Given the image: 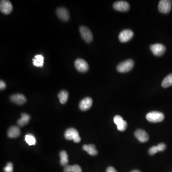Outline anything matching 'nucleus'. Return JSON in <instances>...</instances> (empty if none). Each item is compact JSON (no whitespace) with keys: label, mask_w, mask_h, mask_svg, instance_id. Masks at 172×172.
Masks as SVG:
<instances>
[{"label":"nucleus","mask_w":172,"mask_h":172,"mask_svg":"<svg viewBox=\"0 0 172 172\" xmlns=\"http://www.w3.org/2000/svg\"><path fill=\"white\" fill-rule=\"evenodd\" d=\"M133 32L131 30H123L119 34V39L121 42H127L133 38Z\"/></svg>","instance_id":"nucleus-8"},{"label":"nucleus","mask_w":172,"mask_h":172,"mask_svg":"<svg viewBox=\"0 0 172 172\" xmlns=\"http://www.w3.org/2000/svg\"><path fill=\"white\" fill-rule=\"evenodd\" d=\"M74 65L76 70L81 72H85L89 70V65L83 59H76Z\"/></svg>","instance_id":"nucleus-7"},{"label":"nucleus","mask_w":172,"mask_h":172,"mask_svg":"<svg viewBox=\"0 0 172 172\" xmlns=\"http://www.w3.org/2000/svg\"><path fill=\"white\" fill-rule=\"evenodd\" d=\"M157 146L159 152H163V151H164L166 148V145L164 143H159Z\"/></svg>","instance_id":"nucleus-28"},{"label":"nucleus","mask_w":172,"mask_h":172,"mask_svg":"<svg viewBox=\"0 0 172 172\" xmlns=\"http://www.w3.org/2000/svg\"><path fill=\"white\" fill-rule=\"evenodd\" d=\"M20 130L19 127L13 126L9 128L8 131V136L10 138H13L18 137L20 135Z\"/></svg>","instance_id":"nucleus-15"},{"label":"nucleus","mask_w":172,"mask_h":172,"mask_svg":"<svg viewBox=\"0 0 172 172\" xmlns=\"http://www.w3.org/2000/svg\"><path fill=\"white\" fill-rule=\"evenodd\" d=\"M6 84L3 81H0V89L1 90H3L6 88Z\"/></svg>","instance_id":"nucleus-29"},{"label":"nucleus","mask_w":172,"mask_h":172,"mask_svg":"<svg viewBox=\"0 0 172 172\" xmlns=\"http://www.w3.org/2000/svg\"><path fill=\"white\" fill-rule=\"evenodd\" d=\"M134 135L137 139L142 143H145L149 140V135L146 131L142 129H137Z\"/></svg>","instance_id":"nucleus-12"},{"label":"nucleus","mask_w":172,"mask_h":172,"mask_svg":"<svg viewBox=\"0 0 172 172\" xmlns=\"http://www.w3.org/2000/svg\"><path fill=\"white\" fill-rule=\"evenodd\" d=\"M146 119L151 122H162L164 119V115L161 112L154 111L147 114Z\"/></svg>","instance_id":"nucleus-1"},{"label":"nucleus","mask_w":172,"mask_h":172,"mask_svg":"<svg viewBox=\"0 0 172 172\" xmlns=\"http://www.w3.org/2000/svg\"><path fill=\"white\" fill-rule=\"evenodd\" d=\"M60 164L63 166H66L69 163L68 155L67 153L65 151H62L60 154Z\"/></svg>","instance_id":"nucleus-21"},{"label":"nucleus","mask_w":172,"mask_h":172,"mask_svg":"<svg viewBox=\"0 0 172 172\" xmlns=\"http://www.w3.org/2000/svg\"><path fill=\"white\" fill-rule=\"evenodd\" d=\"M172 6V1L170 0H161L158 4V10L163 13L170 12Z\"/></svg>","instance_id":"nucleus-4"},{"label":"nucleus","mask_w":172,"mask_h":172,"mask_svg":"<svg viewBox=\"0 0 172 172\" xmlns=\"http://www.w3.org/2000/svg\"><path fill=\"white\" fill-rule=\"evenodd\" d=\"M114 9L118 11H128L130 9V5L127 2L120 1L114 3L113 4Z\"/></svg>","instance_id":"nucleus-10"},{"label":"nucleus","mask_w":172,"mask_h":172,"mask_svg":"<svg viewBox=\"0 0 172 172\" xmlns=\"http://www.w3.org/2000/svg\"><path fill=\"white\" fill-rule=\"evenodd\" d=\"M57 16L63 21H68L70 18V14L67 9L64 7L59 8L56 10Z\"/></svg>","instance_id":"nucleus-11"},{"label":"nucleus","mask_w":172,"mask_h":172,"mask_svg":"<svg viewBox=\"0 0 172 172\" xmlns=\"http://www.w3.org/2000/svg\"><path fill=\"white\" fill-rule=\"evenodd\" d=\"M83 149L86 151L90 155L94 156L98 154V151L96 149L95 146L93 144H90L87 145L84 144L82 147Z\"/></svg>","instance_id":"nucleus-16"},{"label":"nucleus","mask_w":172,"mask_h":172,"mask_svg":"<svg viewBox=\"0 0 172 172\" xmlns=\"http://www.w3.org/2000/svg\"><path fill=\"white\" fill-rule=\"evenodd\" d=\"M81 166L78 164L73 165H66L64 169V172H81Z\"/></svg>","instance_id":"nucleus-19"},{"label":"nucleus","mask_w":172,"mask_h":172,"mask_svg":"<svg viewBox=\"0 0 172 172\" xmlns=\"http://www.w3.org/2000/svg\"><path fill=\"white\" fill-rule=\"evenodd\" d=\"M113 120L115 124H116V125H118L123 122V119L122 117H121L120 115H116L115 116Z\"/></svg>","instance_id":"nucleus-27"},{"label":"nucleus","mask_w":172,"mask_h":172,"mask_svg":"<svg viewBox=\"0 0 172 172\" xmlns=\"http://www.w3.org/2000/svg\"><path fill=\"white\" fill-rule=\"evenodd\" d=\"M159 152L157 146H153L149 149L148 153L151 155H154L155 154Z\"/></svg>","instance_id":"nucleus-26"},{"label":"nucleus","mask_w":172,"mask_h":172,"mask_svg":"<svg viewBox=\"0 0 172 172\" xmlns=\"http://www.w3.org/2000/svg\"><path fill=\"white\" fill-rule=\"evenodd\" d=\"M4 172H13V164L12 163L9 162L7 164L6 166L3 169Z\"/></svg>","instance_id":"nucleus-25"},{"label":"nucleus","mask_w":172,"mask_h":172,"mask_svg":"<svg viewBox=\"0 0 172 172\" xmlns=\"http://www.w3.org/2000/svg\"><path fill=\"white\" fill-rule=\"evenodd\" d=\"M134 64V63L132 60L124 61L117 65V71L120 73H125L130 71L133 68Z\"/></svg>","instance_id":"nucleus-3"},{"label":"nucleus","mask_w":172,"mask_h":172,"mask_svg":"<svg viewBox=\"0 0 172 172\" xmlns=\"http://www.w3.org/2000/svg\"><path fill=\"white\" fill-rule=\"evenodd\" d=\"M92 102L93 101L91 98L90 97H86L81 101L79 107L81 111H87L91 107Z\"/></svg>","instance_id":"nucleus-13"},{"label":"nucleus","mask_w":172,"mask_h":172,"mask_svg":"<svg viewBox=\"0 0 172 172\" xmlns=\"http://www.w3.org/2000/svg\"><path fill=\"white\" fill-rule=\"evenodd\" d=\"M150 49L154 55L156 56H161L165 53L166 47L162 44H155L150 45Z\"/></svg>","instance_id":"nucleus-5"},{"label":"nucleus","mask_w":172,"mask_h":172,"mask_svg":"<svg viewBox=\"0 0 172 172\" xmlns=\"http://www.w3.org/2000/svg\"><path fill=\"white\" fill-rule=\"evenodd\" d=\"M171 86H172V73L167 76L162 82V86L163 88H168Z\"/></svg>","instance_id":"nucleus-22"},{"label":"nucleus","mask_w":172,"mask_h":172,"mask_svg":"<svg viewBox=\"0 0 172 172\" xmlns=\"http://www.w3.org/2000/svg\"><path fill=\"white\" fill-rule=\"evenodd\" d=\"M80 32L83 39L86 42L90 43L93 40V35L91 31L88 27L81 26L80 27Z\"/></svg>","instance_id":"nucleus-6"},{"label":"nucleus","mask_w":172,"mask_h":172,"mask_svg":"<svg viewBox=\"0 0 172 172\" xmlns=\"http://www.w3.org/2000/svg\"><path fill=\"white\" fill-rule=\"evenodd\" d=\"M33 65L37 67H42L44 65V57L42 55H37L34 56V59H33Z\"/></svg>","instance_id":"nucleus-18"},{"label":"nucleus","mask_w":172,"mask_h":172,"mask_svg":"<svg viewBox=\"0 0 172 172\" xmlns=\"http://www.w3.org/2000/svg\"><path fill=\"white\" fill-rule=\"evenodd\" d=\"M12 102L18 105H22L26 102V99L23 95L22 94H16L13 95L10 97Z\"/></svg>","instance_id":"nucleus-14"},{"label":"nucleus","mask_w":172,"mask_h":172,"mask_svg":"<svg viewBox=\"0 0 172 172\" xmlns=\"http://www.w3.org/2000/svg\"><path fill=\"white\" fill-rule=\"evenodd\" d=\"M106 172H118L116 169L112 166H110L107 168Z\"/></svg>","instance_id":"nucleus-30"},{"label":"nucleus","mask_w":172,"mask_h":172,"mask_svg":"<svg viewBox=\"0 0 172 172\" xmlns=\"http://www.w3.org/2000/svg\"><path fill=\"white\" fill-rule=\"evenodd\" d=\"M117 129L119 131L123 132L126 130V128H127V122L126 121L123 120L122 122L119 124V125H117Z\"/></svg>","instance_id":"nucleus-24"},{"label":"nucleus","mask_w":172,"mask_h":172,"mask_svg":"<svg viewBox=\"0 0 172 172\" xmlns=\"http://www.w3.org/2000/svg\"><path fill=\"white\" fill-rule=\"evenodd\" d=\"M30 119V116H29V115L25 113L22 114L20 119L17 121L18 126L22 127V126L26 125L29 122Z\"/></svg>","instance_id":"nucleus-17"},{"label":"nucleus","mask_w":172,"mask_h":172,"mask_svg":"<svg viewBox=\"0 0 172 172\" xmlns=\"http://www.w3.org/2000/svg\"><path fill=\"white\" fill-rule=\"evenodd\" d=\"M58 97L60 99L61 103H65L68 101V97H69L68 92L67 91H65V90L61 91L58 94Z\"/></svg>","instance_id":"nucleus-20"},{"label":"nucleus","mask_w":172,"mask_h":172,"mask_svg":"<svg viewBox=\"0 0 172 172\" xmlns=\"http://www.w3.org/2000/svg\"><path fill=\"white\" fill-rule=\"evenodd\" d=\"M131 172H141V171H139L138 170H133V171H131Z\"/></svg>","instance_id":"nucleus-31"},{"label":"nucleus","mask_w":172,"mask_h":172,"mask_svg":"<svg viewBox=\"0 0 172 172\" xmlns=\"http://www.w3.org/2000/svg\"><path fill=\"white\" fill-rule=\"evenodd\" d=\"M13 5L10 2L6 0L1 1L0 10L3 14H8L12 11Z\"/></svg>","instance_id":"nucleus-9"},{"label":"nucleus","mask_w":172,"mask_h":172,"mask_svg":"<svg viewBox=\"0 0 172 172\" xmlns=\"http://www.w3.org/2000/svg\"><path fill=\"white\" fill-rule=\"evenodd\" d=\"M65 137L68 140H73L76 143L81 142V138L79 132L74 128H71L67 129L65 133Z\"/></svg>","instance_id":"nucleus-2"},{"label":"nucleus","mask_w":172,"mask_h":172,"mask_svg":"<svg viewBox=\"0 0 172 172\" xmlns=\"http://www.w3.org/2000/svg\"><path fill=\"white\" fill-rule=\"evenodd\" d=\"M25 141L29 145H34L36 143V139L32 134H27L25 136Z\"/></svg>","instance_id":"nucleus-23"}]
</instances>
